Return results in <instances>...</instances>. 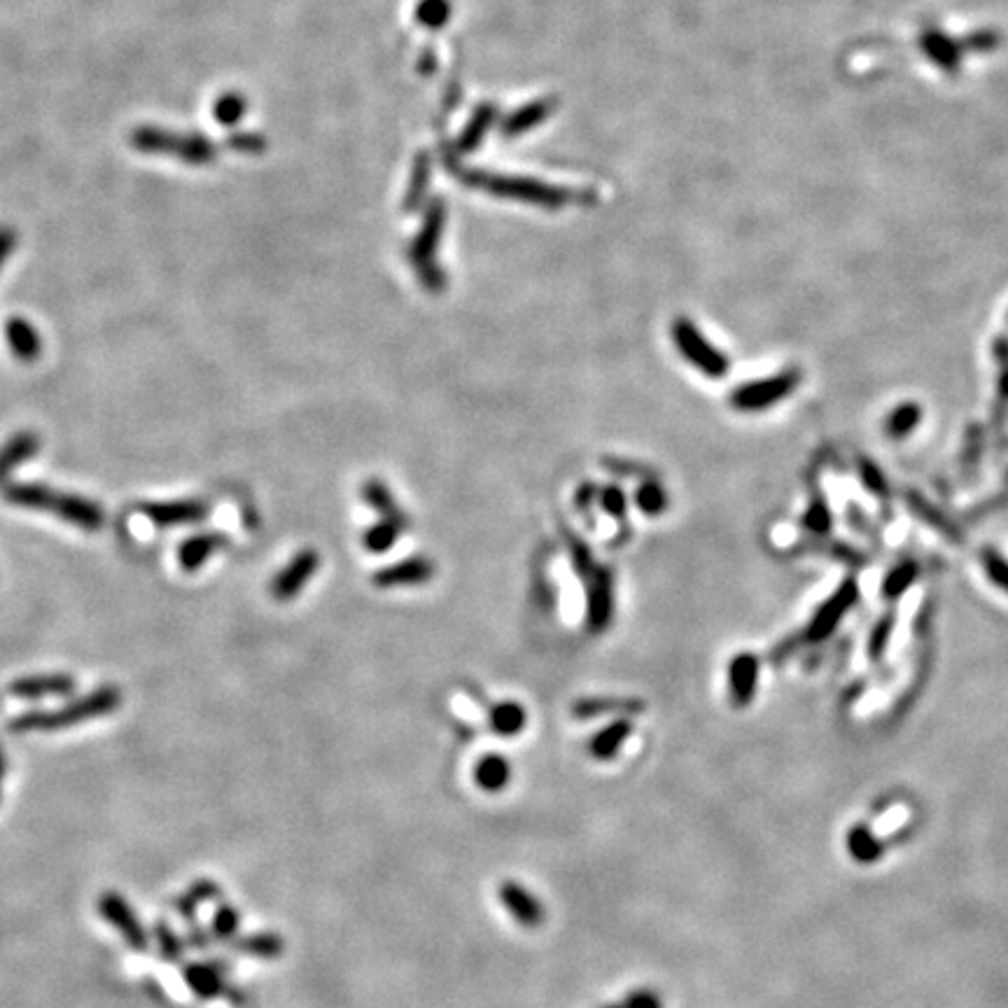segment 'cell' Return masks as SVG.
Returning a JSON list of instances; mask_svg holds the SVG:
<instances>
[{
	"label": "cell",
	"instance_id": "obj_6",
	"mask_svg": "<svg viewBox=\"0 0 1008 1008\" xmlns=\"http://www.w3.org/2000/svg\"><path fill=\"white\" fill-rule=\"evenodd\" d=\"M320 567V556L311 549L301 551L294 556L290 563H287L283 570L276 574V579L271 581V593L273 598L280 602L292 600L294 595L301 593V588L308 584V579L313 577L315 570Z\"/></svg>",
	"mask_w": 1008,
	"mask_h": 1008
},
{
	"label": "cell",
	"instance_id": "obj_10",
	"mask_svg": "<svg viewBox=\"0 0 1008 1008\" xmlns=\"http://www.w3.org/2000/svg\"><path fill=\"white\" fill-rule=\"evenodd\" d=\"M75 689V679L68 675H33L21 677L10 684V693L17 698L35 700L49 696H68Z\"/></svg>",
	"mask_w": 1008,
	"mask_h": 1008
},
{
	"label": "cell",
	"instance_id": "obj_23",
	"mask_svg": "<svg viewBox=\"0 0 1008 1008\" xmlns=\"http://www.w3.org/2000/svg\"><path fill=\"white\" fill-rule=\"evenodd\" d=\"M635 502L637 509L647 516H658L668 509V495H665V490L656 481L642 483L635 493Z\"/></svg>",
	"mask_w": 1008,
	"mask_h": 1008
},
{
	"label": "cell",
	"instance_id": "obj_4",
	"mask_svg": "<svg viewBox=\"0 0 1008 1008\" xmlns=\"http://www.w3.org/2000/svg\"><path fill=\"white\" fill-rule=\"evenodd\" d=\"M796 385H798V376L794 374V371H789V374L773 376V378H763V381L745 383V385H740V388H735V392L731 395V404L738 411L768 409V406L777 404L780 399L789 397L791 390H794Z\"/></svg>",
	"mask_w": 1008,
	"mask_h": 1008
},
{
	"label": "cell",
	"instance_id": "obj_32",
	"mask_svg": "<svg viewBox=\"0 0 1008 1008\" xmlns=\"http://www.w3.org/2000/svg\"><path fill=\"white\" fill-rule=\"evenodd\" d=\"M861 474H864V481H866V486L873 490V493H880V495H885V479H882L880 472H878V467H873V465H864V469H861Z\"/></svg>",
	"mask_w": 1008,
	"mask_h": 1008
},
{
	"label": "cell",
	"instance_id": "obj_5",
	"mask_svg": "<svg viewBox=\"0 0 1008 1008\" xmlns=\"http://www.w3.org/2000/svg\"><path fill=\"white\" fill-rule=\"evenodd\" d=\"M588 630L600 633L609 626L614 614V579L605 567L595 565L588 574Z\"/></svg>",
	"mask_w": 1008,
	"mask_h": 1008
},
{
	"label": "cell",
	"instance_id": "obj_16",
	"mask_svg": "<svg viewBox=\"0 0 1008 1008\" xmlns=\"http://www.w3.org/2000/svg\"><path fill=\"white\" fill-rule=\"evenodd\" d=\"M644 703L635 698H584L579 703H574V717L588 719V717H598V714H614V712H626L635 714L642 712Z\"/></svg>",
	"mask_w": 1008,
	"mask_h": 1008
},
{
	"label": "cell",
	"instance_id": "obj_36",
	"mask_svg": "<svg viewBox=\"0 0 1008 1008\" xmlns=\"http://www.w3.org/2000/svg\"><path fill=\"white\" fill-rule=\"evenodd\" d=\"M5 252H7V241H0V262L5 259Z\"/></svg>",
	"mask_w": 1008,
	"mask_h": 1008
},
{
	"label": "cell",
	"instance_id": "obj_25",
	"mask_svg": "<svg viewBox=\"0 0 1008 1008\" xmlns=\"http://www.w3.org/2000/svg\"><path fill=\"white\" fill-rule=\"evenodd\" d=\"M908 817H910L908 805H903V803L892 805V808H887L885 812H882L878 822L873 824L871 838H885V836H889V833L899 831L901 826L908 822Z\"/></svg>",
	"mask_w": 1008,
	"mask_h": 1008
},
{
	"label": "cell",
	"instance_id": "obj_1",
	"mask_svg": "<svg viewBox=\"0 0 1008 1008\" xmlns=\"http://www.w3.org/2000/svg\"><path fill=\"white\" fill-rule=\"evenodd\" d=\"M3 497L14 507L47 511L87 532L101 530L105 523L103 509L96 502L80 495L59 493V490L47 488L45 483H10L5 486Z\"/></svg>",
	"mask_w": 1008,
	"mask_h": 1008
},
{
	"label": "cell",
	"instance_id": "obj_9",
	"mask_svg": "<svg viewBox=\"0 0 1008 1008\" xmlns=\"http://www.w3.org/2000/svg\"><path fill=\"white\" fill-rule=\"evenodd\" d=\"M854 598H857V588H854L852 581H847L840 591L831 595V600L824 602L815 619H812L810 630H808L810 640H824V637L838 626V621L843 619V614L847 612V609L852 607Z\"/></svg>",
	"mask_w": 1008,
	"mask_h": 1008
},
{
	"label": "cell",
	"instance_id": "obj_7",
	"mask_svg": "<svg viewBox=\"0 0 1008 1008\" xmlns=\"http://www.w3.org/2000/svg\"><path fill=\"white\" fill-rule=\"evenodd\" d=\"M140 511L159 528H178L201 521L208 514V507L201 500H171V502H145Z\"/></svg>",
	"mask_w": 1008,
	"mask_h": 1008
},
{
	"label": "cell",
	"instance_id": "obj_20",
	"mask_svg": "<svg viewBox=\"0 0 1008 1008\" xmlns=\"http://www.w3.org/2000/svg\"><path fill=\"white\" fill-rule=\"evenodd\" d=\"M362 495H364V500H367L369 507L376 509L378 514H381V518H392V521H406V516L402 514V511H399L395 497H392L390 490L385 488V483H381V481H367V483H364V488H362Z\"/></svg>",
	"mask_w": 1008,
	"mask_h": 1008
},
{
	"label": "cell",
	"instance_id": "obj_17",
	"mask_svg": "<svg viewBox=\"0 0 1008 1008\" xmlns=\"http://www.w3.org/2000/svg\"><path fill=\"white\" fill-rule=\"evenodd\" d=\"M500 894H502V901L507 903V908L511 910V913H514L518 922L535 927V924H539V920H542V908H539V903L532 899L525 889H521L518 885H511L509 882V885H504L500 889Z\"/></svg>",
	"mask_w": 1008,
	"mask_h": 1008
},
{
	"label": "cell",
	"instance_id": "obj_8",
	"mask_svg": "<svg viewBox=\"0 0 1008 1008\" xmlns=\"http://www.w3.org/2000/svg\"><path fill=\"white\" fill-rule=\"evenodd\" d=\"M434 574V565L427 558H406L397 565L383 567L381 572L374 574V586L378 588H399V586H420L430 581Z\"/></svg>",
	"mask_w": 1008,
	"mask_h": 1008
},
{
	"label": "cell",
	"instance_id": "obj_18",
	"mask_svg": "<svg viewBox=\"0 0 1008 1008\" xmlns=\"http://www.w3.org/2000/svg\"><path fill=\"white\" fill-rule=\"evenodd\" d=\"M628 735H630V721L628 719L614 721V724H609L605 731H600L591 740V754L595 759H612Z\"/></svg>",
	"mask_w": 1008,
	"mask_h": 1008
},
{
	"label": "cell",
	"instance_id": "obj_3",
	"mask_svg": "<svg viewBox=\"0 0 1008 1008\" xmlns=\"http://www.w3.org/2000/svg\"><path fill=\"white\" fill-rule=\"evenodd\" d=\"M672 341L682 357L689 364H693L700 374L707 378H721L731 367V362L726 360V355L721 353L719 348H714L710 341L700 334V329L693 325V322L679 318L675 325H672Z\"/></svg>",
	"mask_w": 1008,
	"mask_h": 1008
},
{
	"label": "cell",
	"instance_id": "obj_21",
	"mask_svg": "<svg viewBox=\"0 0 1008 1008\" xmlns=\"http://www.w3.org/2000/svg\"><path fill=\"white\" fill-rule=\"evenodd\" d=\"M476 782L486 791H500L509 782V763L502 756L490 754L476 766Z\"/></svg>",
	"mask_w": 1008,
	"mask_h": 1008
},
{
	"label": "cell",
	"instance_id": "obj_28",
	"mask_svg": "<svg viewBox=\"0 0 1008 1008\" xmlns=\"http://www.w3.org/2000/svg\"><path fill=\"white\" fill-rule=\"evenodd\" d=\"M915 574H917V565L915 563H903V565H899L887 577V581H885V593L889 595V598H896V595L906 591L910 581L915 579Z\"/></svg>",
	"mask_w": 1008,
	"mask_h": 1008
},
{
	"label": "cell",
	"instance_id": "obj_30",
	"mask_svg": "<svg viewBox=\"0 0 1008 1008\" xmlns=\"http://www.w3.org/2000/svg\"><path fill=\"white\" fill-rule=\"evenodd\" d=\"M600 500H602V509H605L609 516H614V518L626 516V495H623L621 488H616V486L605 488L600 493Z\"/></svg>",
	"mask_w": 1008,
	"mask_h": 1008
},
{
	"label": "cell",
	"instance_id": "obj_33",
	"mask_svg": "<svg viewBox=\"0 0 1008 1008\" xmlns=\"http://www.w3.org/2000/svg\"><path fill=\"white\" fill-rule=\"evenodd\" d=\"M236 922L238 920H236L234 910H229V908L220 910V913H217V917H215V927H217V931H220V936L229 934V931L236 927Z\"/></svg>",
	"mask_w": 1008,
	"mask_h": 1008
},
{
	"label": "cell",
	"instance_id": "obj_14",
	"mask_svg": "<svg viewBox=\"0 0 1008 1008\" xmlns=\"http://www.w3.org/2000/svg\"><path fill=\"white\" fill-rule=\"evenodd\" d=\"M5 334H7V343H10L12 353H14V357H17V360H21V362L38 360L40 350H42L40 334L35 332V329L28 325L26 320H21V318L10 320L5 327Z\"/></svg>",
	"mask_w": 1008,
	"mask_h": 1008
},
{
	"label": "cell",
	"instance_id": "obj_26",
	"mask_svg": "<svg viewBox=\"0 0 1008 1008\" xmlns=\"http://www.w3.org/2000/svg\"><path fill=\"white\" fill-rule=\"evenodd\" d=\"M187 978L189 985L194 987V992H199L201 997L210 999L222 990V976L210 969V966H196V969L189 971Z\"/></svg>",
	"mask_w": 1008,
	"mask_h": 1008
},
{
	"label": "cell",
	"instance_id": "obj_2",
	"mask_svg": "<svg viewBox=\"0 0 1008 1008\" xmlns=\"http://www.w3.org/2000/svg\"><path fill=\"white\" fill-rule=\"evenodd\" d=\"M122 703V693L117 686H101L89 696H82L73 703L49 712H26L10 724L12 731H59L80 721H89L103 714L115 712Z\"/></svg>",
	"mask_w": 1008,
	"mask_h": 1008
},
{
	"label": "cell",
	"instance_id": "obj_27",
	"mask_svg": "<svg viewBox=\"0 0 1008 1008\" xmlns=\"http://www.w3.org/2000/svg\"><path fill=\"white\" fill-rule=\"evenodd\" d=\"M983 567H985L987 577H990L992 584H997L1001 591L1008 593V563L1006 560L1001 558L999 553L985 551L983 553Z\"/></svg>",
	"mask_w": 1008,
	"mask_h": 1008
},
{
	"label": "cell",
	"instance_id": "obj_22",
	"mask_svg": "<svg viewBox=\"0 0 1008 1008\" xmlns=\"http://www.w3.org/2000/svg\"><path fill=\"white\" fill-rule=\"evenodd\" d=\"M493 731L500 735H516L525 726V710L518 703H500L490 712Z\"/></svg>",
	"mask_w": 1008,
	"mask_h": 1008
},
{
	"label": "cell",
	"instance_id": "obj_34",
	"mask_svg": "<svg viewBox=\"0 0 1008 1008\" xmlns=\"http://www.w3.org/2000/svg\"><path fill=\"white\" fill-rule=\"evenodd\" d=\"M635 1008H656V1001L649 994H642V997L635 999Z\"/></svg>",
	"mask_w": 1008,
	"mask_h": 1008
},
{
	"label": "cell",
	"instance_id": "obj_24",
	"mask_svg": "<svg viewBox=\"0 0 1008 1008\" xmlns=\"http://www.w3.org/2000/svg\"><path fill=\"white\" fill-rule=\"evenodd\" d=\"M920 406L917 404H901L899 409L892 411V416L887 418V434L889 437H906L908 432H913V427L920 423Z\"/></svg>",
	"mask_w": 1008,
	"mask_h": 1008
},
{
	"label": "cell",
	"instance_id": "obj_12",
	"mask_svg": "<svg viewBox=\"0 0 1008 1008\" xmlns=\"http://www.w3.org/2000/svg\"><path fill=\"white\" fill-rule=\"evenodd\" d=\"M101 913L105 920H108L110 924H115V927L122 931V936L129 941L131 945H136V948H143L145 945V936H143V929H140V924L136 920V915H133V910L126 906V903L119 899L117 894H105V899L101 901Z\"/></svg>",
	"mask_w": 1008,
	"mask_h": 1008
},
{
	"label": "cell",
	"instance_id": "obj_19",
	"mask_svg": "<svg viewBox=\"0 0 1008 1008\" xmlns=\"http://www.w3.org/2000/svg\"><path fill=\"white\" fill-rule=\"evenodd\" d=\"M406 528V521H392V518H381V523L371 525L364 535V549L371 553H385L395 546L399 532Z\"/></svg>",
	"mask_w": 1008,
	"mask_h": 1008
},
{
	"label": "cell",
	"instance_id": "obj_35",
	"mask_svg": "<svg viewBox=\"0 0 1008 1008\" xmlns=\"http://www.w3.org/2000/svg\"><path fill=\"white\" fill-rule=\"evenodd\" d=\"M3 773H5V756L3 749H0V782H3Z\"/></svg>",
	"mask_w": 1008,
	"mask_h": 1008
},
{
	"label": "cell",
	"instance_id": "obj_31",
	"mask_svg": "<svg viewBox=\"0 0 1008 1008\" xmlns=\"http://www.w3.org/2000/svg\"><path fill=\"white\" fill-rule=\"evenodd\" d=\"M805 525L815 532H826L829 530V511H826L824 502H815L805 514Z\"/></svg>",
	"mask_w": 1008,
	"mask_h": 1008
},
{
	"label": "cell",
	"instance_id": "obj_15",
	"mask_svg": "<svg viewBox=\"0 0 1008 1008\" xmlns=\"http://www.w3.org/2000/svg\"><path fill=\"white\" fill-rule=\"evenodd\" d=\"M38 448H40L38 434L33 432L14 434V437L0 448V481H3L7 474H12L21 462H26L31 455H35Z\"/></svg>",
	"mask_w": 1008,
	"mask_h": 1008
},
{
	"label": "cell",
	"instance_id": "obj_13",
	"mask_svg": "<svg viewBox=\"0 0 1008 1008\" xmlns=\"http://www.w3.org/2000/svg\"><path fill=\"white\" fill-rule=\"evenodd\" d=\"M728 677H731V696L735 700V705H745L754 696L756 677H759V663H756V658L752 654H738L731 661Z\"/></svg>",
	"mask_w": 1008,
	"mask_h": 1008
},
{
	"label": "cell",
	"instance_id": "obj_29",
	"mask_svg": "<svg viewBox=\"0 0 1008 1008\" xmlns=\"http://www.w3.org/2000/svg\"><path fill=\"white\" fill-rule=\"evenodd\" d=\"M924 47H927V52L931 54V59H936L941 66L945 68H952L957 63V52H955V45H952L950 40H943L941 35H936V38H927L924 40Z\"/></svg>",
	"mask_w": 1008,
	"mask_h": 1008
},
{
	"label": "cell",
	"instance_id": "obj_11",
	"mask_svg": "<svg viewBox=\"0 0 1008 1008\" xmlns=\"http://www.w3.org/2000/svg\"><path fill=\"white\" fill-rule=\"evenodd\" d=\"M222 546H227V537L220 535V532H201V535L189 537L187 542H182L178 551L180 567L187 572H196L199 567L206 565Z\"/></svg>",
	"mask_w": 1008,
	"mask_h": 1008
}]
</instances>
